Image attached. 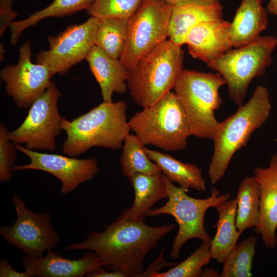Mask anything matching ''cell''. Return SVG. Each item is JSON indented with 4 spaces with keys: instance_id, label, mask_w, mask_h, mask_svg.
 Returning <instances> with one entry per match:
<instances>
[{
    "instance_id": "5",
    "label": "cell",
    "mask_w": 277,
    "mask_h": 277,
    "mask_svg": "<svg viewBox=\"0 0 277 277\" xmlns=\"http://www.w3.org/2000/svg\"><path fill=\"white\" fill-rule=\"evenodd\" d=\"M129 124L131 131L143 145H151L168 151L185 148L191 135L183 108L172 91L155 104L136 112Z\"/></svg>"
},
{
    "instance_id": "8",
    "label": "cell",
    "mask_w": 277,
    "mask_h": 277,
    "mask_svg": "<svg viewBox=\"0 0 277 277\" xmlns=\"http://www.w3.org/2000/svg\"><path fill=\"white\" fill-rule=\"evenodd\" d=\"M166 183L167 202L160 208L150 210L147 216L166 214L174 217L179 229L172 243L170 256L173 259H177L182 246L187 241L192 239L202 241L212 239L204 227L206 212L209 208H215L229 200L231 194L226 193L220 195V191L212 188L209 197L204 199H195L187 194L188 189L173 185L167 177Z\"/></svg>"
},
{
    "instance_id": "20",
    "label": "cell",
    "mask_w": 277,
    "mask_h": 277,
    "mask_svg": "<svg viewBox=\"0 0 277 277\" xmlns=\"http://www.w3.org/2000/svg\"><path fill=\"white\" fill-rule=\"evenodd\" d=\"M97 82L104 102H112L114 93L120 94L128 91V71L118 59H114L94 45L85 59Z\"/></svg>"
},
{
    "instance_id": "10",
    "label": "cell",
    "mask_w": 277,
    "mask_h": 277,
    "mask_svg": "<svg viewBox=\"0 0 277 277\" xmlns=\"http://www.w3.org/2000/svg\"><path fill=\"white\" fill-rule=\"evenodd\" d=\"M61 93L51 82L46 90L33 103L21 125L9 131L10 140L15 145L24 144L30 150L53 152L56 138L62 130V117L58 110Z\"/></svg>"
},
{
    "instance_id": "2",
    "label": "cell",
    "mask_w": 277,
    "mask_h": 277,
    "mask_svg": "<svg viewBox=\"0 0 277 277\" xmlns=\"http://www.w3.org/2000/svg\"><path fill=\"white\" fill-rule=\"evenodd\" d=\"M127 110L124 101H103L71 121L63 117L62 128L66 134L63 153L75 157L93 147L121 149L131 131Z\"/></svg>"
},
{
    "instance_id": "34",
    "label": "cell",
    "mask_w": 277,
    "mask_h": 277,
    "mask_svg": "<svg viewBox=\"0 0 277 277\" xmlns=\"http://www.w3.org/2000/svg\"><path fill=\"white\" fill-rule=\"evenodd\" d=\"M106 268L100 266L88 273L86 276L88 277H127V275L120 270L106 271Z\"/></svg>"
},
{
    "instance_id": "38",
    "label": "cell",
    "mask_w": 277,
    "mask_h": 277,
    "mask_svg": "<svg viewBox=\"0 0 277 277\" xmlns=\"http://www.w3.org/2000/svg\"><path fill=\"white\" fill-rule=\"evenodd\" d=\"M5 52V50L3 44L1 43L0 44V61L3 62L5 60L4 53Z\"/></svg>"
},
{
    "instance_id": "29",
    "label": "cell",
    "mask_w": 277,
    "mask_h": 277,
    "mask_svg": "<svg viewBox=\"0 0 277 277\" xmlns=\"http://www.w3.org/2000/svg\"><path fill=\"white\" fill-rule=\"evenodd\" d=\"M212 239L202 241L200 246L183 262L169 270L152 272L150 277H199L202 276L203 267L211 259L210 247Z\"/></svg>"
},
{
    "instance_id": "39",
    "label": "cell",
    "mask_w": 277,
    "mask_h": 277,
    "mask_svg": "<svg viewBox=\"0 0 277 277\" xmlns=\"http://www.w3.org/2000/svg\"><path fill=\"white\" fill-rule=\"evenodd\" d=\"M170 5L175 6L182 3L184 0H162Z\"/></svg>"
},
{
    "instance_id": "35",
    "label": "cell",
    "mask_w": 277,
    "mask_h": 277,
    "mask_svg": "<svg viewBox=\"0 0 277 277\" xmlns=\"http://www.w3.org/2000/svg\"><path fill=\"white\" fill-rule=\"evenodd\" d=\"M163 253L164 249L162 250L160 253V256L155 261V262L152 263L145 271L141 274L140 276H149V275L153 272L157 271L158 270L161 269L166 266H172L177 264L174 263H168L166 262L163 259Z\"/></svg>"
},
{
    "instance_id": "21",
    "label": "cell",
    "mask_w": 277,
    "mask_h": 277,
    "mask_svg": "<svg viewBox=\"0 0 277 277\" xmlns=\"http://www.w3.org/2000/svg\"><path fill=\"white\" fill-rule=\"evenodd\" d=\"M262 0H242L230 23L233 47H241L254 41L268 26V12Z\"/></svg>"
},
{
    "instance_id": "6",
    "label": "cell",
    "mask_w": 277,
    "mask_h": 277,
    "mask_svg": "<svg viewBox=\"0 0 277 277\" xmlns=\"http://www.w3.org/2000/svg\"><path fill=\"white\" fill-rule=\"evenodd\" d=\"M225 84L218 72L181 70L173 89L185 113L191 135L212 139L219 123L214 111L223 103L219 89Z\"/></svg>"
},
{
    "instance_id": "25",
    "label": "cell",
    "mask_w": 277,
    "mask_h": 277,
    "mask_svg": "<svg viewBox=\"0 0 277 277\" xmlns=\"http://www.w3.org/2000/svg\"><path fill=\"white\" fill-rule=\"evenodd\" d=\"M260 188L254 175L245 177L240 183L236 200V226L243 232L259 224Z\"/></svg>"
},
{
    "instance_id": "16",
    "label": "cell",
    "mask_w": 277,
    "mask_h": 277,
    "mask_svg": "<svg viewBox=\"0 0 277 277\" xmlns=\"http://www.w3.org/2000/svg\"><path fill=\"white\" fill-rule=\"evenodd\" d=\"M254 175L260 192V218L255 230L264 246L273 249L277 246V154L272 155L267 167L258 166Z\"/></svg>"
},
{
    "instance_id": "17",
    "label": "cell",
    "mask_w": 277,
    "mask_h": 277,
    "mask_svg": "<svg viewBox=\"0 0 277 277\" xmlns=\"http://www.w3.org/2000/svg\"><path fill=\"white\" fill-rule=\"evenodd\" d=\"M185 44L193 58L208 64L232 49L230 23L223 19L201 22L189 30Z\"/></svg>"
},
{
    "instance_id": "32",
    "label": "cell",
    "mask_w": 277,
    "mask_h": 277,
    "mask_svg": "<svg viewBox=\"0 0 277 277\" xmlns=\"http://www.w3.org/2000/svg\"><path fill=\"white\" fill-rule=\"evenodd\" d=\"M13 0L0 1V36L10 28L17 17V12L12 8Z\"/></svg>"
},
{
    "instance_id": "9",
    "label": "cell",
    "mask_w": 277,
    "mask_h": 277,
    "mask_svg": "<svg viewBox=\"0 0 277 277\" xmlns=\"http://www.w3.org/2000/svg\"><path fill=\"white\" fill-rule=\"evenodd\" d=\"M172 6L162 0H143L128 20L127 38L119 60L129 71L168 37Z\"/></svg>"
},
{
    "instance_id": "36",
    "label": "cell",
    "mask_w": 277,
    "mask_h": 277,
    "mask_svg": "<svg viewBox=\"0 0 277 277\" xmlns=\"http://www.w3.org/2000/svg\"><path fill=\"white\" fill-rule=\"evenodd\" d=\"M266 10L269 14L277 16V0H269Z\"/></svg>"
},
{
    "instance_id": "37",
    "label": "cell",
    "mask_w": 277,
    "mask_h": 277,
    "mask_svg": "<svg viewBox=\"0 0 277 277\" xmlns=\"http://www.w3.org/2000/svg\"><path fill=\"white\" fill-rule=\"evenodd\" d=\"M219 273L212 268H207L204 271L202 276H220Z\"/></svg>"
},
{
    "instance_id": "24",
    "label": "cell",
    "mask_w": 277,
    "mask_h": 277,
    "mask_svg": "<svg viewBox=\"0 0 277 277\" xmlns=\"http://www.w3.org/2000/svg\"><path fill=\"white\" fill-rule=\"evenodd\" d=\"M95 0H54L45 8L37 10L28 17L14 21L10 27V44L15 45L26 29L36 25L39 21L50 17H62L78 11L87 10Z\"/></svg>"
},
{
    "instance_id": "33",
    "label": "cell",
    "mask_w": 277,
    "mask_h": 277,
    "mask_svg": "<svg viewBox=\"0 0 277 277\" xmlns=\"http://www.w3.org/2000/svg\"><path fill=\"white\" fill-rule=\"evenodd\" d=\"M1 277H29L26 271L21 272L15 270L9 261L2 258L0 262Z\"/></svg>"
},
{
    "instance_id": "27",
    "label": "cell",
    "mask_w": 277,
    "mask_h": 277,
    "mask_svg": "<svg viewBox=\"0 0 277 277\" xmlns=\"http://www.w3.org/2000/svg\"><path fill=\"white\" fill-rule=\"evenodd\" d=\"M128 20L100 19L95 36V45L106 54L119 60L127 38Z\"/></svg>"
},
{
    "instance_id": "14",
    "label": "cell",
    "mask_w": 277,
    "mask_h": 277,
    "mask_svg": "<svg viewBox=\"0 0 277 277\" xmlns=\"http://www.w3.org/2000/svg\"><path fill=\"white\" fill-rule=\"evenodd\" d=\"M17 150L27 156L30 162L16 165L13 171L35 170L49 173L61 182L60 191L67 195L81 184L92 180L98 173L96 157L76 159L56 153L41 152L30 150L21 145H15Z\"/></svg>"
},
{
    "instance_id": "4",
    "label": "cell",
    "mask_w": 277,
    "mask_h": 277,
    "mask_svg": "<svg viewBox=\"0 0 277 277\" xmlns=\"http://www.w3.org/2000/svg\"><path fill=\"white\" fill-rule=\"evenodd\" d=\"M181 46L165 40L142 57L128 71V89L134 102L150 106L174 88L183 69Z\"/></svg>"
},
{
    "instance_id": "31",
    "label": "cell",
    "mask_w": 277,
    "mask_h": 277,
    "mask_svg": "<svg viewBox=\"0 0 277 277\" xmlns=\"http://www.w3.org/2000/svg\"><path fill=\"white\" fill-rule=\"evenodd\" d=\"M9 131L2 123L0 125V182L11 181L15 166L17 149L9 138Z\"/></svg>"
},
{
    "instance_id": "18",
    "label": "cell",
    "mask_w": 277,
    "mask_h": 277,
    "mask_svg": "<svg viewBox=\"0 0 277 277\" xmlns=\"http://www.w3.org/2000/svg\"><path fill=\"white\" fill-rule=\"evenodd\" d=\"M223 7L219 2L184 0L172 6L169 40L182 46L192 27L205 21L223 19Z\"/></svg>"
},
{
    "instance_id": "7",
    "label": "cell",
    "mask_w": 277,
    "mask_h": 277,
    "mask_svg": "<svg viewBox=\"0 0 277 277\" xmlns=\"http://www.w3.org/2000/svg\"><path fill=\"white\" fill-rule=\"evenodd\" d=\"M277 46L273 36H260L254 41L231 49L207 64L219 73L228 87L230 99L238 107L244 105L252 80L264 75L272 63V53Z\"/></svg>"
},
{
    "instance_id": "22",
    "label": "cell",
    "mask_w": 277,
    "mask_h": 277,
    "mask_svg": "<svg viewBox=\"0 0 277 277\" xmlns=\"http://www.w3.org/2000/svg\"><path fill=\"white\" fill-rule=\"evenodd\" d=\"M215 208L219 217L216 231L211 241L210 253L211 259L219 263H223L238 243L242 232L236 226L237 202L235 198L223 202Z\"/></svg>"
},
{
    "instance_id": "15",
    "label": "cell",
    "mask_w": 277,
    "mask_h": 277,
    "mask_svg": "<svg viewBox=\"0 0 277 277\" xmlns=\"http://www.w3.org/2000/svg\"><path fill=\"white\" fill-rule=\"evenodd\" d=\"M21 260L29 277H82L103 266L100 259L91 251L80 259H70L51 249L42 256L25 255Z\"/></svg>"
},
{
    "instance_id": "26",
    "label": "cell",
    "mask_w": 277,
    "mask_h": 277,
    "mask_svg": "<svg viewBox=\"0 0 277 277\" xmlns=\"http://www.w3.org/2000/svg\"><path fill=\"white\" fill-rule=\"evenodd\" d=\"M122 149L120 159L122 172L128 178L136 173L151 175L161 171L147 155L145 146L134 134L126 136Z\"/></svg>"
},
{
    "instance_id": "1",
    "label": "cell",
    "mask_w": 277,
    "mask_h": 277,
    "mask_svg": "<svg viewBox=\"0 0 277 277\" xmlns=\"http://www.w3.org/2000/svg\"><path fill=\"white\" fill-rule=\"evenodd\" d=\"M174 228L173 224L150 226L144 221L117 217L103 231H92L85 241L68 245L65 249L92 251L108 270H120L127 276H140L148 253Z\"/></svg>"
},
{
    "instance_id": "12",
    "label": "cell",
    "mask_w": 277,
    "mask_h": 277,
    "mask_svg": "<svg viewBox=\"0 0 277 277\" xmlns=\"http://www.w3.org/2000/svg\"><path fill=\"white\" fill-rule=\"evenodd\" d=\"M100 19L91 16L86 22L71 25L56 36L48 37L49 48L37 53L36 63L46 66L53 75H63L86 59L95 45Z\"/></svg>"
},
{
    "instance_id": "3",
    "label": "cell",
    "mask_w": 277,
    "mask_h": 277,
    "mask_svg": "<svg viewBox=\"0 0 277 277\" xmlns=\"http://www.w3.org/2000/svg\"><path fill=\"white\" fill-rule=\"evenodd\" d=\"M271 107L268 89L259 85L245 104L219 122L211 139L214 151L208 171L212 184L224 176L234 153L245 146L251 134L266 122Z\"/></svg>"
},
{
    "instance_id": "13",
    "label": "cell",
    "mask_w": 277,
    "mask_h": 277,
    "mask_svg": "<svg viewBox=\"0 0 277 277\" xmlns=\"http://www.w3.org/2000/svg\"><path fill=\"white\" fill-rule=\"evenodd\" d=\"M31 44L27 41L19 48L18 62L8 65L0 72L5 90L21 109L29 108L50 84L53 76L45 65L31 61Z\"/></svg>"
},
{
    "instance_id": "23",
    "label": "cell",
    "mask_w": 277,
    "mask_h": 277,
    "mask_svg": "<svg viewBox=\"0 0 277 277\" xmlns=\"http://www.w3.org/2000/svg\"><path fill=\"white\" fill-rule=\"evenodd\" d=\"M145 151L149 158L159 166L164 175L172 182H175L180 187L186 189L206 190V182L202 175V171L196 165L184 163L168 154L146 147Z\"/></svg>"
},
{
    "instance_id": "19",
    "label": "cell",
    "mask_w": 277,
    "mask_h": 277,
    "mask_svg": "<svg viewBox=\"0 0 277 277\" xmlns=\"http://www.w3.org/2000/svg\"><path fill=\"white\" fill-rule=\"evenodd\" d=\"M128 179L134 190V202L117 217L124 220L144 221L155 203L168 198L166 177L160 171L151 175L136 173Z\"/></svg>"
},
{
    "instance_id": "28",
    "label": "cell",
    "mask_w": 277,
    "mask_h": 277,
    "mask_svg": "<svg viewBox=\"0 0 277 277\" xmlns=\"http://www.w3.org/2000/svg\"><path fill=\"white\" fill-rule=\"evenodd\" d=\"M257 240L256 236H251L237 243L223 262L221 276H251Z\"/></svg>"
},
{
    "instance_id": "30",
    "label": "cell",
    "mask_w": 277,
    "mask_h": 277,
    "mask_svg": "<svg viewBox=\"0 0 277 277\" xmlns=\"http://www.w3.org/2000/svg\"><path fill=\"white\" fill-rule=\"evenodd\" d=\"M143 0H95L86 10L90 16L99 19L120 18L128 19L135 12Z\"/></svg>"
},
{
    "instance_id": "11",
    "label": "cell",
    "mask_w": 277,
    "mask_h": 277,
    "mask_svg": "<svg viewBox=\"0 0 277 277\" xmlns=\"http://www.w3.org/2000/svg\"><path fill=\"white\" fill-rule=\"evenodd\" d=\"M12 202L16 219L12 225L1 227L0 235L3 239L28 255L42 256L54 248L61 236L51 224L50 213L33 212L16 193Z\"/></svg>"
},
{
    "instance_id": "40",
    "label": "cell",
    "mask_w": 277,
    "mask_h": 277,
    "mask_svg": "<svg viewBox=\"0 0 277 277\" xmlns=\"http://www.w3.org/2000/svg\"><path fill=\"white\" fill-rule=\"evenodd\" d=\"M206 1H210L219 2V0H206Z\"/></svg>"
}]
</instances>
